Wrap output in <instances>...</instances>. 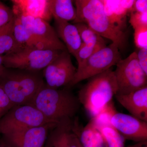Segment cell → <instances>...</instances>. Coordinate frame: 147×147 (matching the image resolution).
Segmentation results:
<instances>
[{
    "label": "cell",
    "instance_id": "obj_2",
    "mask_svg": "<svg viewBox=\"0 0 147 147\" xmlns=\"http://www.w3.org/2000/svg\"><path fill=\"white\" fill-rule=\"evenodd\" d=\"M45 84L41 71L5 67L0 76V86L16 105H30L34 98Z\"/></svg>",
    "mask_w": 147,
    "mask_h": 147
},
{
    "label": "cell",
    "instance_id": "obj_19",
    "mask_svg": "<svg viewBox=\"0 0 147 147\" xmlns=\"http://www.w3.org/2000/svg\"><path fill=\"white\" fill-rule=\"evenodd\" d=\"M14 17L9 23L0 27V55L14 53L24 47L18 44L13 35Z\"/></svg>",
    "mask_w": 147,
    "mask_h": 147
},
{
    "label": "cell",
    "instance_id": "obj_24",
    "mask_svg": "<svg viewBox=\"0 0 147 147\" xmlns=\"http://www.w3.org/2000/svg\"><path fill=\"white\" fill-rule=\"evenodd\" d=\"M98 129L102 134L108 147H125V139L113 126L104 127Z\"/></svg>",
    "mask_w": 147,
    "mask_h": 147
},
{
    "label": "cell",
    "instance_id": "obj_21",
    "mask_svg": "<svg viewBox=\"0 0 147 147\" xmlns=\"http://www.w3.org/2000/svg\"><path fill=\"white\" fill-rule=\"evenodd\" d=\"M84 44L87 46L100 49L106 47V42L103 38L91 29L86 24L77 23L74 24Z\"/></svg>",
    "mask_w": 147,
    "mask_h": 147
},
{
    "label": "cell",
    "instance_id": "obj_23",
    "mask_svg": "<svg viewBox=\"0 0 147 147\" xmlns=\"http://www.w3.org/2000/svg\"><path fill=\"white\" fill-rule=\"evenodd\" d=\"M117 112L113 101H112L97 115L92 117L90 121L97 129L105 126H112L111 119Z\"/></svg>",
    "mask_w": 147,
    "mask_h": 147
},
{
    "label": "cell",
    "instance_id": "obj_9",
    "mask_svg": "<svg viewBox=\"0 0 147 147\" xmlns=\"http://www.w3.org/2000/svg\"><path fill=\"white\" fill-rule=\"evenodd\" d=\"M15 16L31 32L42 50H67L63 42L58 37L55 28L49 22L40 18L26 15Z\"/></svg>",
    "mask_w": 147,
    "mask_h": 147
},
{
    "label": "cell",
    "instance_id": "obj_30",
    "mask_svg": "<svg viewBox=\"0 0 147 147\" xmlns=\"http://www.w3.org/2000/svg\"><path fill=\"white\" fill-rule=\"evenodd\" d=\"M136 53L139 65L147 75V49H139Z\"/></svg>",
    "mask_w": 147,
    "mask_h": 147
},
{
    "label": "cell",
    "instance_id": "obj_26",
    "mask_svg": "<svg viewBox=\"0 0 147 147\" xmlns=\"http://www.w3.org/2000/svg\"><path fill=\"white\" fill-rule=\"evenodd\" d=\"M134 41L139 49H147V27L134 30Z\"/></svg>",
    "mask_w": 147,
    "mask_h": 147
},
{
    "label": "cell",
    "instance_id": "obj_1",
    "mask_svg": "<svg viewBox=\"0 0 147 147\" xmlns=\"http://www.w3.org/2000/svg\"><path fill=\"white\" fill-rule=\"evenodd\" d=\"M76 17L73 23L86 24L102 38L111 40L120 51L126 48L128 42L126 32L121 30L110 23L104 13L101 0H76Z\"/></svg>",
    "mask_w": 147,
    "mask_h": 147
},
{
    "label": "cell",
    "instance_id": "obj_10",
    "mask_svg": "<svg viewBox=\"0 0 147 147\" xmlns=\"http://www.w3.org/2000/svg\"><path fill=\"white\" fill-rule=\"evenodd\" d=\"M77 69L74 65L70 54L67 50L60 55L43 69V77L47 86L54 89L69 85L74 79Z\"/></svg>",
    "mask_w": 147,
    "mask_h": 147
},
{
    "label": "cell",
    "instance_id": "obj_20",
    "mask_svg": "<svg viewBox=\"0 0 147 147\" xmlns=\"http://www.w3.org/2000/svg\"><path fill=\"white\" fill-rule=\"evenodd\" d=\"M72 1L71 0H49L53 18L68 22L74 21L76 17V11Z\"/></svg>",
    "mask_w": 147,
    "mask_h": 147
},
{
    "label": "cell",
    "instance_id": "obj_34",
    "mask_svg": "<svg viewBox=\"0 0 147 147\" xmlns=\"http://www.w3.org/2000/svg\"><path fill=\"white\" fill-rule=\"evenodd\" d=\"M0 147H13L5 142L2 139H0Z\"/></svg>",
    "mask_w": 147,
    "mask_h": 147
},
{
    "label": "cell",
    "instance_id": "obj_16",
    "mask_svg": "<svg viewBox=\"0 0 147 147\" xmlns=\"http://www.w3.org/2000/svg\"><path fill=\"white\" fill-rule=\"evenodd\" d=\"M14 16L26 15L49 22L53 18L49 0H12Z\"/></svg>",
    "mask_w": 147,
    "mask_h": 147
},
{
    "label": "cell",
    "instance_id": "obj_6",
    "mask_svg": "<svg viewBox=\"0 0 147 147\" xmlns=\"http://www.w3.org/2000/svg\"><path fill=\"white\" fill-rule=\"evenodd\" d=\"M121 59L118 47L112 42L98 50L77 67L75 76L69 86H73L83 80L102 73L116 65Z\"/></svg>",
    "mask_w": 147,
    "mask_h": 147
},
{
    "label": "cell",
    "instance_id": "obj_14",
    "mask_svg": "<svg viewBox=\"0 0 147 147\" xmlns=\"http://www.w3.org/2000/svg\"><path fill=\"white\" fill-rule=\"evenodd\" d=\"M104 13L111 24L126 32L127 19L131 12L134 0H101Z\"/></svg>",
    "mask_w": 147,
    "mask_h": 147
},
{
    "label": "cell",
    "instance_id": "obj_11",
    "mask_svg": "<svg viewBox=\"0 0 147 147\" xmlns=\"http://www.w3.org/2000/svg\"><path fill=\"white\" fill-rule=\"evenodd\" d=\"M57 123L13 130L3 134L2 139L13 147H43L49 131Z\"/></svg>",
    "mask_w": 147,
    "mask_h": 147
},
{
    "label": "cell",
    "instance_id": "obj_8",
    "mask_svg": "<svg viewBox=\"0 0 147 147\" xmlns=\"http://www.w3.org/2000/svg\"><path fill=\"white\" fill-rule=\"evenodd\" d=\"M49 123L56 122L47 119L33 106L15 105L0 119V134L3 135L21 129L41 126Z\"/></svg>",
    "mask_w": 147,
    "mask_h": 147
},
{
    "label": "cell",
    "instance_id": "obj_31",
    "mask_svg": "<svg viewBox=\"0 0 147 147\" xmlns=\"http://www.w3.org/2000/svg\"><path fill=\"white\" fill-rule=\"evenodd\" d=\"M131 11H135L139 13L147 12V0H134Z\"/></svg>",
    "mask_w": 147,
    "mask_h": 147
},
{
    "label": "cell",
    "instance_id": "obj_3",
    "mask_svg": "<svg viewBox=\"0 0 147 147\" xmlns=\"http://www.w3.org/2000/svg\"><path fill=\"white\" fill-rule=\"evenodd\" d=\"M81 105L78 97L70 91L52 88L45 83L30 105L36 108L50 120L58 123L66 118L73 119Z\"/></svg>",
    "mask_w": 147,
    "mask_h": 147
},
{
    "label": "cell",
    "instance_id": "obj_17",
    "mask_svg": "<svg viewBox=\"0 0 147 147\" xmlns=\"http://www.w3.org/2000/svg\"><path fill=\"white\" fill-rule=\"evenodd\" d=\"M55 20V28L59 38L63 41L69 53L75 57L82 41L78 29L74 24L57 18Z\"/></svg>",
    "mask_w": 147,
    "mask_h": 147
},
{
    "label": "cell",
    "instance_id": "obj_29",
    "mask_svg": "<svg viewBox=\"0 0 147 147\" xmlns=\"http://www.w3.org/2000/svg\"><path fill=\"white\" fill-rule=\"evenodd\" d=\"M14 16L12 9L0 1V27L7 24Z\"/></svg>",
    "mask_w": 147,
    "mask_h": 147
},
{
    "label": "cell",
    "instance_id": "obj_5",
    "mask_svg": "<svg viewBox=\"0 0 147 147\" xmlns=\"http://www.w3.org/2000/svg\"><path fill=\"white\" fill-rule=\"evenodd\" d=\"M63 51L24 47L16 52L3 56V64L5 68L41 71L57 57Z\"/></svg>",
    "mask_w": 147,
    "mask_h": 147
},
{
    "label": "cell",
    "instance_id": "obj_25",
    "mask_svg": "<svg viewBox=\"0 0 147 147\" xmlns=\"http://www.w3.org/2000/svg\"><path fill=\"white\" fill-rule=\"evenodd\" d=\"M99 50L96 47L87 46L82 43L74 57L78 63V67L82 65L92 55Z\"/></svg>",
    "mask_w": 147,
    "mask_h": 147
},
{
    "label": "cell",
    "instance_id": "obj_22",
    "mask_svg": "<svg viewBox=\"0 0 147 147\" xmlns=\"http://www.w3.org/2000/svg\"><path fill=\"white\" fill-rule=\"evenodd\" d=\"M13 35L18 44L24 47H30L42 50L30 32L24 26L18 18L14 16Z\"/></svg>",
    "mask_w": 147,
    "mask_h": 147
},
{
    "label": "cell",
    "instance_id": "obj_28",
    "mask_svg": "<svg viewBox=\"0 0 147 147\" xmlns=\"http://www.w3.org/2000/svg\"><path fill=\"white\" fill-rule=\"evenodd\" d=\"M15 105L0 86V119Z\"/></svg>",
    "mask_w": 147,
    "mask_h": 147
},
{
    "label": "cell",
    "instance_id": "obj_18",
    "mask_svg": "<svg viewBox=\"0 0 147 147\" xmlns=\"http://www.w3.org/2000/svg\"><path fill=\"white\" fill-rule=\"evenodd\" d=\"M72 129L82 147H108L100 131L90 121L83 127L80 126L77 118H75Z\"/></svg>",
    "mask_w": 147,
    "mask_h": 147
},
{
    "label": "cell",
    "instance_id": "obj_12",
    "mask_svg": "<svg viewBox=\"0 0 147 147\" xmlns=\"http://www.w3.org/2000/svg\"><path fill=\"white\" fill-rule=\"evenodd\" d=\"M111 124L125 140L136 142L147 140V122L131 115L117 112L112 117Z\"/></svg>",
    "mask_w": 147,
    "mask_h": 147
},
{
    "label": "cell",
    "instance_id": "obj_7",
    "mask_svg": "<svg viewBox=\"0 0 147 147\" xmlns=\"http://www.w3.org/2000/svg\"><path fill=\"white\" fill-rule=\"evenodd\" d=\"M114 71L117 86V94H128L147 86V75L139 65L137 53L121 60Z\"/></svg>",
    "mask_w": 147,
    "mask_h": 147
},
{
    "label": "cell",
    "instance_id": "obj_27",
    "mask_svg": "<svg viewBox=\"0 0 147 147\" xmlns=\"http://www.w3.org/2000/svg\"><path fill=\"white\" fill-rule=\"evenodd\" d=\"M129 23L134 30L142 27H147V12L139 13L130 12Z\"/></svg>",
    "mask_w": 147,
    "mask_h": 147
},
{
    "label": "cell",
    "instance_id": "obj_15",
    "mask_svg": "<svg viewBox=\"0 0 147 147\" xmlns=\"http://www.w3.org/2000/svg\"><path fill=\"white\" fill-rule=\"evenodd\" d=\"M115 97L131 115L147 122V86L128 94H116Z\"/></svg>",
    "mask_w": 147,
    "mask_h": 147
},
{
    "label": "cell",
    "instance_id": "obj_13",
    "mask_svg": "<svg viewBox=\"0 0 147 147\" xmlns=\"http://www.w3.org/2000/svg\"><path fill=\"white\" fill-rule=\"evenodd\" d=\"M73 119L59 121L49 131L43 147H82L72 129Z\"/></svg>",
    "mask_w": 147,
    "mask_h": 147
},
{
    "label": "cell",
    "instance_id": "obj_4",
    "mask_svg": "<svg viewBox=\"0 0 147 147\" xmlns=\"http://www.w3.org/2000/svg\"><path fill=\"white\" fill-rule=\"evenodd\" d=\"M117 86L112 68L89 79L78 92V99L91 117L113 101Z\"/></svg>",
    "mask_w": 147,
    "mask_h": 147
},
{
    "label": "cell",
    "instance_id": "obj_32",
    "mask_svg": "<svg viewBox=\"0 0 147 147\" xmlns=\"http://www.w3.org/2000/svg\"><path fill=\"white\" fill-rule=\"evenodd\" d=\"M126 147H147V140L137 142L134 145H129Z\"/></svg>",
    "mask_w": 147,
    "mask_h": 147
},
{
    "label": "cell",
    "instance_id": "obj_33",
    "mask_svg": "<svg viewBox=\"0 0 147 147\" xmlns=\"http://www.w3.org/2000/svg\"><path fill=\"white\" fill-rule=\"evenodd\" d=\"M2 56L0 55V76L2 74L5 68V67L4 66L3 64Z\"/></svg>",
    "mask_w": 147,
    "mask_h": 147
}]
</instances>
